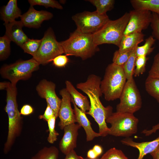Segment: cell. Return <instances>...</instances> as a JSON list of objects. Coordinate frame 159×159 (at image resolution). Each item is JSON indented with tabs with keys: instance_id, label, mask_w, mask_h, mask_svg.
<instances>
[{
	"instance_id": "14",
	"label": "cell",
	"mask_w": 159,
	"mask_h": 159,
	"mask_svg": "<svg viewBox=\"0 0 159 159\" xmlns=\"http://www.w3.org/2000/svg\"><path fill=\"white\" fill-rule=\"evenodd\" d=\"M81 127L78 123H74L68 125L64 128V134L60 141L59 148L65 155L76 147L78 130Z\"/></svg>"
},
{
	"instance_id": "26",
	"label": "cell",
	"mask_w": 159,
	"mask_h": 159,
	"mask_svg": "<svg viewBox=\"0 0 159 159\" xmlns=\"http://www.w3.org/2000/svg\"><path fill=\"white\" fill-rule=\"evenodd\" d=\"M156 39L152 36H150L145 39L144 44L142 46L137 47L136 53L137 57L146 56L149 55L153 51L154 47L152 46Z\"/></svg>"
},
{
	"instance_id": "27",
	"label": "cell",
	"mask_w": 159,
	"mask_h": 159,
	"mask_svg": "<svg viewBox=\"0 0 159 159\" xmlns=\"http://www.w3.org/2000/svg\"><path fill=\"white\" fill-rule=\"evenodd\" d=\"M137 47L133 49L128 59L123 66L127 80L133 77L135 62L137 57L136 53V49Z\"/></svg>"
},
{
	"instance_id": "45",
	"label": "cell",
	"mask_w": 159,
	"mask_h": 159,
	"mask_svg": "<svg viewBox=\"0 0 159 159\" xmlns=\"http://www.w3.org/2000/svg\"><path fill=\"white\" fill-rule=\"evenodd\" d=\"M10 82H0V90H6L9 86Z\"/></svg>"
},
{
	"instance_id": "43",
	"label": "cell",
	"mask_w": 159,
	"mask_h": 159,
	"mask_svg": "<svg viewBox=\"0 0 159 159\" xmlns=\"http://www.w3.org/2000/svg\"><path fill=\"white\" fill-rule=\"evenodd\" d=\"M87 156L88 158L90 159H95L98 158L92 149L88 150L87 153Z\"/></svg>"
},
{
	"instance_id": "21",
	"label": "cell",
	"mask_w": 159,
	"mask_h": 159,
	"mask_svg": "<svg viewBox=\"0 0 159 159\" xmlns=\"http://www.w3.org/2000/svg\"><path fill=\"white\" fill-rule=\"evenodd\" d=\"M145 36L142 32L133 33L123 35L118 50L120 51H125L133 49L144 41Z\"/></svg>"
},
{
	"instance_id": "11",
	"label": "cell",
	"mask_w": 159,
	"mask_h": 159,
	"mask_svg": "<svg viewBox=\"0 0 159 159\" xmlns=\"http://www.w3.org/2000/svg\"><path fill=\"white\" fill-rule=\"evenodd\" d=\"M129 19L123 35L140 32L147 29L152 19V12L145 10L133 9L129 12Z\"/></svg>"
},
{
	"instance_id": "8",
	"label": "cell",
	"mask_w": 159,
	"mask_h": 159,
	"mask_svg": "<svg viewBox=\"0 0 159 159\" xmlns=\"http://www.w3.org/2000/svg\"><path fill=\"white\" fill-rule=\"evenodd\" d=\"M39 49L32 58L40 64L45 65L55 57L64 53L59 42L56 40L54 32L49 27L45 32Z\"/></svg>"
},
{
	"instance_id": "38",
	"label": "cell",
	"mask_w": 159,
	"mask_h": 159,
	"mask_svg": "<svg viewBox=\"0 0 159 159\" xmlns=\"http://www.w3.org/2000/svg\"><path fill=\"white\" fill-rule=\"evenodd\" d=\"M54 115H55V114L54 111L49 105L47 104V106L44 114L39 115V118L47 122L49 119Z\"/></svg>"
},
{
	"instance_id": "19",
	"label": "cell",
	"mask_w": 159,
	"mask_h": 159,
	"mask_svg": "<svg viewBox=\"0 0 159 159\" xmlns=\"http://www.w3.org/2000/svg\"><path fill=\"white\" fill-rule=\"evenodd\" d=\"M66 88L70 95L76 105L85 113L90 108V103L87 98L78 92L72 83L68 80L65 82Z\"/></svg>"
},
{
	"instance_id": "36",
	"label": "cell",
	"mask_w": 159,
	"mask_h": 159,
	"mask_svg": "<svg viewBox=\"0 0 159 159\" xmlns=\"http://www.w3.org/2000/svg\"><path fill=\"white\" fill-rule=\"evenodd\" d=\"M148 76L159 78V52L155 55Z\"/></svg>"
},
{
	"instance_id": "15",
	"label": "cell",
	"mask_w": 159,
	"mask_h": 159,
	"mask_svg": "<svg viewBox=\"0 0 159 159\" xmlns=\"http://www.w3.org/2000/svg\"><path fill=\"white\" fill-rule=\"evenodd\" d=\"M53 14L44 10L37 11L33 6H30L28 11L21 15V21L24 26L30 28H38L40 27L42 22L51 19Z\"/></svg>"
},
{
	"instance_id": "37",
	"label": "cell",
	"mask_w": 159,
	"mask_h": 159,
	"mask_svg": "<svg viewBox=\"0 0 159 159\" xmlns=\"http://www.w3.org/2000/svg\"><path fill=\"white\" fill-rule=\"evenodd\" d=\"M69 59L67 56L59 55L53 59L52 61L55 67H64L69 62Z\"/></svg>"
},
{
	"instance_id": "18",
	"label": "cell",
	"mask_w": 159,
	"mask_h": 159,
	"mask_svg": "<svg viewBox=\"0 0 159 159\" xmlns=\"http://www.w3.org/2000/svg\"><path fill=\"white\" fill-rule=\"evenodd\" d=\"M71 102L74 107L73 109L76 122L78 123L84 130L86 133L87 141H91L95 138L101 136L99 132H96L93 130L91 123L86 116V114L78 107L72 98Z\"/></svg>"
},
{
	"instance_id": "2",
	"label": "cell",
	"mask_w": 159,
	"mask_h": 159,
	"mask_svg": "<svg viewBox=\"0 0 159 159\" xmlns=\"http://www.w3.org/2000/svg\"><path fill=\"white\" fill-rule=\"evenodd\" d=\"M16 85L10 82L6 90V104L4 110L8 116V126L7 138L3 148V152L5 154L11 150L16 138L21 135L23 129V118L18 109Z\"/></svg>"
},
{
	"instance_id": "24",
	"label": "cell",
	"mask_w": 159,
	"mask_h": 159,
	"mask_svg": "<svg viewBox=\"0 0 159 159\" xmlns=\"http://www.w3.org/2000/svg\"><path fill=\"white\" fill-rule=\"evenodd\" d=\"M148 93L159 103V78L148 77L145 82Z\"/></svg>"
},
{
	"instance_id": "7",
	"label": "cell",
	"mask_w": 159,
	"mask_h": 159,
	"mask_svg": "<svg viewBox=\"0 0 159 159\" xmlns=\"http://www.w3.org/2000/svg\"><path fill=\"white\" fill-rule=\"evenodd\" d=\"M40 64L33 58L19 60L9 64L3 65L0 70L1 77L16 85L20 80H26L32 76V73L39 68Z\"/></svg>"
},
{
	"instance_id": "35",
	"label": "cell",
	"mask_w": 159,
	"mask_h": 159,
	"mask_svg": "<svg viewBox=\"0 0 159 159\" xmlns=\"http://www.w3.org/2000/svg\"><path fill=\"white\" fill-rule=\"evenodd\" d=\"M152 17L150 26L152 29V36L158 41L159 44V15L152 12Z\"/></svg>"
},
{
	"instance_id": "42",
	"label": "cell",
	"mask_w": 159,
	"mask_h": 159,
	"mask_svg": "<svg viewBox=\"0 0 159 159\" xmlns=\"http://www.w3.org/2000/svg\"><path fill=\"white\" fill-rule=\"evenodd\" d=\"M92 149L98 157L101 155L102 153V148L101 146L99 145H94Z\"/></svg>"
},
{
	"instance_id": "23",
	"label": "cell",
	"mask_w": 159,
	"mask_h": 159,
	"mask_svg": "<svg viewBox=\"0 0 159 159\" xmlns=\"http://www.w3.org/2000/svg\"><path fill=\"white\" fill-rule=\"evenodd\" d=\"M59 155V151L55 146H45L30 159H58Z\"/></svg>"
},
{
	"instance_id": "22",
	"label": "cell",
	"mask_w": 159,
	"mask_h": 159,
	"mask_svg": "<svg viewBox=\"0 0 159 159\" xmlns=\"http://www.w3.org/2000/svg\"><path fill=\"white\" fill-rule=\"evenodd\" d=\"M135 9L147 10L159 15V0H131Z\"/></svg>"
},
{
	"instance_id": "44",
	"label": "cell",
	"mask_w": 159,
	"mask_h": 159,
	"mask_svg": "<svg viewBox=\"0 0 159 159\" xmlns=\"http://www.w3.org/2000/svg\"><path fill=\"white\" fill-rule=\"evenodd\" d=\"M150 154L151 155L153 159H159V145Z\"/></svg>"
},
{
	"instance_id": "29",
	"label": "cell",
	"mask_w": 159,
	"mask_h": 159,
	"mask_svg": "<svg viewBox=\"0 0 159 159\" xmlns=\"http://www.w3.org/2000/svg\"><path fill=\"white\" fill-rule=\"evenodd\" d=\"M11 42V40L5 35L0 37V61L6 59L10 55Z\"/></svg>"
},
{
	"instance_id": "28",
	"label": "cell",
	"mask_w": 159,
	"mask_h": 159,
	"mask_svg": "<svg viewBox=\"0 0 159 159\" xmlns=\"http://www.w3.org/2000/svg\"><path fill=\"white\" fill-rule=\"evenodd\" d=\"M42 39H29L22 45L21 48L24 52L33 56L38 51L40 46Z\"/></svg>"
},
{
	"instance_id": "39",
	"label": "cell",
	"mask_w": 159,
	"mask_h": 159,
	"mask_svg": "<svg viewBox=\"0 0 159 159\" xmlns=\"http://www.w3.org/2000/svg\"><path fill=\"white\" fill-rule=\"evenodd\" d=\"M34 111V109L31 105L26 104L23 105L21 108L20 113L21 115L27 116L32 114Z\"/></svg>"
},
{
	"instance_id": "16",
	"label": "cell",
	"mask_w": 159,
	"mask_h": 159,
	"mask_svg": "<svg viewBox=\"0 0 159 159\" xmlns=\"http://www.w3.org/2000/svg\"><path fill=\"white\" fill-rule=\"evenodd\" d=\"M4 24L6 28L5 35L20 47L29 39L23 31L24 26L21 20H15Z\"/></svg>"
},
{
	"instance_id": "20",
	"label": "cell",
	"mask_w": 159,
	"mask_h": 159,
	"mask_svg": "<svg viewBox=\"0 0 159 159\" xmlns=\"http://www.w3.org/2000/svg\"><path fill=\"white\" fill-rule=\"evenodd\" d=\"M21 15V11L18 6L16 0H10L0 10L1 17L5 24L15 21Z\"/></svg>"
},
{
	"instance_id": "17",
	"label": "cell",
	"mask_w": 159,
	"mask_h": 159,
	"mask_svg": "<svg viewBox=\"0 0 159 159\" xmlns=\"http://www.w3.org/2000/svg\"><path fill=\"white\" fill-rule=\"evenodd\" d=\"M122 144L135 148L139 152L137 159H143L148 154L154 151L159 145V136L154 140L150 141L138 143L133 141L130 138H126L121 140Z\"/></svg>"
},
{
	"instance_id": "12",
	"label": "cell",
	"mask_w": 159,
	"mask_h": 159,
	"mask_svg": "<svg viewBox=\"0 0 159 159\" xmlns=\"http://www.w3.org/2000/svg\"><path fill=\"white\" fill-rule=\"evenodd\" d=\"M56 85L54 82L46 79L42 80L36 87V90L39 95L46 100L54 111L57 118L59 109L61 99L57 95L55 92Z\"/></svg>"
},
{
	"instance_id": "3",
	"label": "cell",
	"mask_w": 159,
	"mask_h": 159,
	"mask_svg": "<svg viewBox=\"0 0 159 159\" xmlns=\"http://www.w3.org/2000/svg\"><path fill=\"white\" fill-rule=\"evenodd\" d=\"M59 42L66 55L79 57L82 60L92 57L99 51L92 34L84 33L77 29L67 39Z\"/></svg>"
},
{
	"instance_id": "1",
	"label": "cell",
	"mask_w": 159,
	"mask_h": 159,
	"mask_svg": "<svg viewBox=\"0 0 159 159\" xmlns=\"http://www.w3.org/2000/svg\"><path fill=\"white\" fill-rule=\"evenodd\" d=\"M101 80L99 76L91 74L86 81L77 83L76 87L88 96L90 107L86 114L94 119L98 125L99 133L101 136L105 137L108 135L110 131L106 120L113 113V108L110 105L105 107L100 100V97L102 95L100 88Z\"/></svg>"
},
{
	"instance_id": "5",
	"label": "cell",
	"mask_w": 159,
	"mask_h": 159,
	"mask_svg": "<svg viewBox=\"0 0 159 159\" xmlns=\"http://www.w3.org/2000/svg\"><path fill=\"white\" fill-rule=\"evenodd\" d=\"M129 19V13L126 12L117 19H110L101 28L93 34L95 44L97 46L112 44L118 47Z\"/></svg>"
},
{
	"instance_id": "30",
	"label": "cell",
	"mask_w": 159,
	"mask_h": 159,
	"mask_svg": "<svg viewBox=\"0 0 159 159\" xmlns=\"http://www.w3.org/2000/svg\"><path fill=\"white\" fill-rule=\"evenodd\" d=\"M133 49L125 51L116 50L113 54L112 63L123 66L128 59Z\"/></svg>"
},
{
	"instance_id": "25",
	"label": "cell",
	"mask_w": 159,
	"mask_h": 159,
	"mask_svg": "<svg viewBox=\"0 0 159 159\" xmlns=\"http://www.w3.org/2000/svg\"><path fill=\"white\" fill-rule=\"evenodd\" d=\"M88 1L96 8V11L99 14H104L113 8L115 1L114 0H89Z\"/></svg>"
},
{
	"instance_id": "4",
	"label": "cell",
	"mask_w": 159,
	"mask_h": 159,
	"mask_svg": "<svg viewBox=\"0 0 159 159\" xmlns=\"http://www.w3.org/2000/svg\"><path fill=\"white\" fill-rule=\"evenodd\" d=\"M127 81L123 66L113 63L109 64L100 82L101 90L105 99L110 101L119 98Z\"/></svg>"
},
{
	"instance_id": "46",
	"label": "cell",
	"mask_w": 159,
	"mask_h": 159,
	"mask_svg": "<svg viewBox=\"0 0 159 159\" xmlns=\"http://www.w3.org/2000/svg\"><path fill=\"white\" fill-rule=\"evenodd\" d=\"M86 159H89V158H86ZM95 159H100V158H96Z\"/></svg>"
},
{
	"instance_id": "33",
	"label": "cell",
	"mask_w": 159,
	"mask_h": 159,
	"mask_svg": "<svg viewBox=\"0 0 159 159\" xmlns=\"http://www.w3.org/2000/svg\"><path fill=\"white\" fill-rule=\"evenodd\" d=\"M148 59V58L146 56L137 57L133 73L134 77L138 76L145 72L146 63Z\"/></svg>"
},
{
	"instance_id": "34",
	"label": "cell",
	"mask_w": 159,
	"mask_h": 159,
	"mask_svg": "<svg viewBox=\"0 0 159 159\" xmlns=\"http://www.w3.org/2000/svg\"><path fill=\"white\" fill-rule=\"evenodd\" d=\"M100 159H129L121 150L115 148L107 151Z\"/></svg>"
},
{
	"instance_id": "40",
	"label": "cell",
	"mask_w": 159,
	"mask_h": 159,
	"mask_svg": "<svg viewBox=\"0 0 159 159\" xmlns=\"http://www.w3.org/2000/svg\"><path fill=\"white\" fill-rule=\"evenodd\" d=\"M65 155L64 159H86L78 155L74 150L71 151Z\"/></svg>"
},
{
	"instance_id": "6",
	"label": "cell",
	"mask_w": 159,
	"mask_h": 159,
	"mask_svg": "<svg viewBox=\"0 0 159 159\" xmlns=\"http://www.w3.org/2000/svg\"><path fill=\"white\" fill-rule=\"evenodd\" d=\"M138 122L133 114L113 112L106 120V123L111 125L108 135L129 138L137 132Z\"/></svg>"
},
{
	"instance_id": "41",
	"label": "cell",
	"mask_w": 159,
	"mask_h": 159,
	"mask_svg": "<svg viewBox=\"0 0 159 159\" xmlns=\"http://www.w3.org/2000/svg\"><path fill=\"white\" fill-rule=\"evenodd\" d=\"M159 129V123L153 126L151 129L149 130L145 129L143 130L142 132V133L144 134L146 136H148L153 133L155 132Z\"/></svg>"
},
{
	"instance_id": "31",
	"label": "cell",
	"mask_w": 159,
	"mask_h": 159,
	"mask_svg": "<svg viewBox=\"0 0 159 159\" xmlns=\"http://www.w3.org/2000/svg\"><path fill=\"white\" fill-rule=\"evenodd\" d=\"M57 117L54 115L47 122L49 134L47 138V141L50 144H53L57 139L59 134L55 130V125Z\"/></svg>"
},
{
	"instance_id": "32",
	"label": "cell",
	"mask_w": 159,
	"mask_h": 159,
	"mask_svg": "<svg viewBox=\"0 0 159 159\" xmlns=\"http://www.w3.org/2000/svg\"><path fill=\"white\" fill-rule=\"evenodd\" d=\"M28 2L30 6H33L35 5L44 6L46 8L51 7L53 8H56L62 9L63 7L57 1L54 0H29Z\"/></svg>"
},
{
	"instance_id": "10",
	"label": "cell",
	"mask_w": 159,
	"mask_h": 159,
	"mask_svg": "<svg viewBox=\"0 0 159 159\" xmlns=\"http://www.w3.org/2000/svg\"><path fill=\"white\" fill-rule=\"evenodd\" d=\"M72 19L77 29L82 32L93 34L101 28L110 20L106 14H100L95 11H85L73 16Z\"/></svg>"
},
{
	"instance_id": "13",
	"label": "cell",
	"mask_w": 159,
	"mask_h": 159,
	"mask_svg": "<svg viewBox=\"0 0 159 159\" xmlns=\"http://www.w3.org/2000/svg\"><path fill=\"white\" fill-rule=\"evenodd\" d=\"M62 97L61 102L59 111L58 117L59 119L58 126L63 130L65 126L76 122L74 109L71 107V96L66 88L59 91Z\"/></svg>"
},
{
	"instance_id": "9",
	"label": "cell",
	"mask_w": 159,
	"mask_h": 159,
	"mask_svg": "<svg viewBox=\"0 0 159 159\" xmlns=\"http://www.w3.org/2000/svg\"><path fill=\"white\" fill-rule=\"evenodd\" d=\"M116 106V112L133 114L141 107L140 92L133 77L127 80Z\"/></svg>"
}]
</instances>
